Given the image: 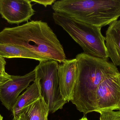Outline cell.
<instances>
[{"mask_svg":"<svg viewBox=\"0 0 120 120\" xmlns=\"http://www.w3.org/2000/svg\"><path fill=\"white\" fill-rule=\"evenodd\" d=\"M0 44L24 48L46 61L62 63L66 60L63 47L48 23L32 20L0 32Z\"/></svg>","mask_w":120,"mask_h":120,"instance_id":"6da1fadb","label":"cell"},{"mask_svg":"<svg viewBox=\"0 0 120 120\" xmlns=\"http://www.w3.org/2000/svg\"><path fill=\"white\" fill-rule=\"evenodd\" d=\"M77 81L71 101L84 115L95 112V95L97 87L106 79L120 73L108 58L93 57L84 53L78 54Z\"/></svg>","mask_w":120,"mask_h":120,"instance_id":"7a4b0ae2","label":"cell"},{"mask_svg":"<svg viewBox=\"0 0 120 120\" xmlns=\"http://www.w3.org/2000/svg\"><path fill=\"white\" fill-rule=\"evenodd\" d=\"M52 8L56 12L101 28L120 17V0H61L56 1Z\"/></svg>","mask_w":120,"mask_h":120,"instance_id":"3957f363","label":"cell"},{"mask_svg":"<svg viewBox=\"0 0 120 120\" xmlns=\"http://www.w3.org/2000/svg\"><path fill=\"white\" fill-rule=\"evenodd\" d=\"M52 17L55 23L62 27L79 44L84 53L108 58L105 38L101 33V28L80 22L63 13L54 12Z\"/></svg>","mask_w":120,"mask_h":120,"instance_id":"277c9868","label":"cell"},{"mask_svg":"<svg viewBox=\"0 0 120 120\" xmlns=\"http://www.w3.org/2000/svg\"><path fill=\"white\" fill-rule=\"evenodd\" d=\"M58 62L55 60L40 62L34 69L41 96L47 104L49 113L63 108L68 103L63 98L60 89Z\"/></svg>","mask_w":120,"mask_h":120,"instance_id":"5b68a950","label":"cell"},{"mask_svg":"<svg viewBox=\"0 0 120 120\" xmlns=\"http://www.w3.org/2000/svg\"><path fill=\"white\" fill-rule=\"evenodd\" d=\"M120 73L103 81L96 92L95 112L120 110Z\"/></svg>","mask_w":120,"mask_h":120,"instance_id":"8992f818","label":"cell"},{"mask_svg":"<svg viewBox=\"0 0 120 120\" xmlns=\"http://www.w3.org/2000/svg\"><path fill=\"white\" fill-rule=\"evenodd\" d=\"M11 80L0 86V100L8 110H12L20 94L35 79L34 70L23 76L11 75Z\"/></svg>","mask_w":120,"mask_h":120,"instance_id":"52a82bcc","label":"cell"},{"mask_svg":"<svg viewBox=\"0 0 120 120\" xmlns=\"http://www.w3.org/2000/svg\"><path fill=\"white\" fill-rule=\"evenodd\" d=\"M31 2L29 0H0V14L10 24L27 22L35 12Z\"/></svg>","mask_w":120,"mask_h":120,"instance_id":"ba28073f","label":"cell"},{"mask_svg":"<svg viewBox=\"0 0 120 120\" xmlns=\"http://www.w3.org/2000/svg\"><path fill=\"white\" fill-rule=\"evenodd\" d=\"M59 65L58 74L60 89L64 99L69 102L72 100L78 74L77 60H66Z\"/></svg>","mask_w":120,"mask_h":120,"instance_id":"9c48e42d","label":"cell"},{"mask_svg":"<svg viewBox=\"0 0 120 120\" xmlns=\"http://www.w3.org/2000/svg\"><path fill=\"white\" fill-rule=\"evenodd\" d=\"M105 45L108 58L116 66H120V20L109 25L106 32Z\"/></svg>","mask_w":120,"mask_h":120,"instance_id":"30bf717a","label":"cell"},{"mask_svg":"<svg viewBox=\"0 0 120 120\" xmlns=\"http://www.w3.org/2000/svg\"><path fill=\"white\" fill-rule=\"evenodd\" d=\"M41 97L39 85L37 80L35 79L34 83L28 87L26 91L18 98L11 110L13 118L17 117L24 108Z\"/></svg>","mask_w":120,"mask_h":120,"instance_id":"8fae6325","label":"cell"},{"mask_svg":"<svg viewBox=\"0 0 120 120\" xmlns=\"http://www.w3.org/2000/svg\"><path fill=\"white\" fill-rule=\"evenodd\" d=\"M22 113L24 115L27 120H48L49 110L41 96L24 108Z\"/></svg>","mask_w":120,"mask_h":120,"instance_id":"7c38bea8","label":"cell"},{"mask_svg":"<svg viewBox=\"0 0 120 120\" xmlns=\"http://www.w3.org/2000/svg\"><path fill=\"white\" fill-rule=\"evenodd\" d=\"M0 56L6 58H30L38 61L40 62L47 61L44 58L24 48L6 44H0Z\"/></svg>","mask_w":120,"mask_h":120,"instance_id":"4fadbf2b","label":"cell"},{"mask_svg":"<svg viewBox=\"0 0 120 120\" xmlns=\"http://www.w3.org/2000/svg\"><path fill=\"white\" fill-rule=\"evenodd\" d=\"M99 113V120H120V111H102Z\"/></svg>","mask_w":120,"mask_h":120,"instance_id":"5bb4252c","label":"cell"},{"mask_svg":"<svg viewBox=\"0 0 120 120\" xmlns=\"http://www.w3.org/2000/svg\"><path fill=\"white\" fill-rule=\"evenodd\" d=\"M31 2H35L36 3L43 5L45 8L48 5H52L56 1V0H31Z\"/></svg>","mask_w":120,"mask_h":120,"instance_id":"9a60e30c","label":"cell"},{"mask_svg":"<svg viewBox=\"0 0 120 120\" xmlns=\"http://www.w3.org/2000/svg\"><path fill=\"white\" fill-rule=\"evenodd\" d=\"M6 62L4 58L0 56V74L4 75L8 74L5 70V66Z\"/></svg>","mask_w":120,"mask_h":120,"instance_id":"2e32d148","label":"cell"},{"mask_svg":"<svg viewBox=\"0 0 120 120\" xmlns=\"http://www.w3.org/2000/svg\"><path fill=\"white\" fill-rule=\"evenodd\" d=\"M11 79V75L8 74L6 75L0 74V86Z\"/></svg>","mask_w":120,"mask_h":120,"instance_id":"e0dca14e","label":"cell"},{"mask_svg":"<svg viewBox=\"0 0 120 120\" xmlns=\"http://www.w3.org/2000/svg\"><path fill=\"white\" fill-rule=\"evenodd\" d=\"M13 120H27L24 115L22 113H21L17 117L13 118Z\"/></svg>","mask_w":120,"mask_h":120,"instance_id":"ac0fdd59","label":"cell"},{"mask_svg":"<svg viewBox=\"0 0 120 120\" xmlns=\"http://www.w3.org/2000/svg\"><path fill=\"white\" fill-rule=\"evenodd\" d=\"M79 120H88L87 118L85 117H84L82 118V119H80Z\"/></svg>","mask_w":120,"mask_h":120,"instance_id":"d6986e66","label":"cell"},{"mask_svg":"<svg viewBox=\"0 0 120 120\" xmlns=\"http://www.w3.org/2000/svg\"><path fill=\"white\" fill-rule=\"evenodd\" d=\"M0 120H3V117L0 115Z\"/></svg>","mask_w":120,"mask_h":120,"instance_id":"ffe728a7","label":"cell"},{"mask_svg":"<svg viewBox=\"0 0 120 120\" xmlns=\"http://www.w3.org/2000/svg\"><path fill=\"white\" fill-rule=\"evenodd\" d=\"M119 111H120V110Z\"/></svg>","mask_w":120,"mask_h":120,"instance_id":"44dd1931","label":"cell"}]
</instances>
